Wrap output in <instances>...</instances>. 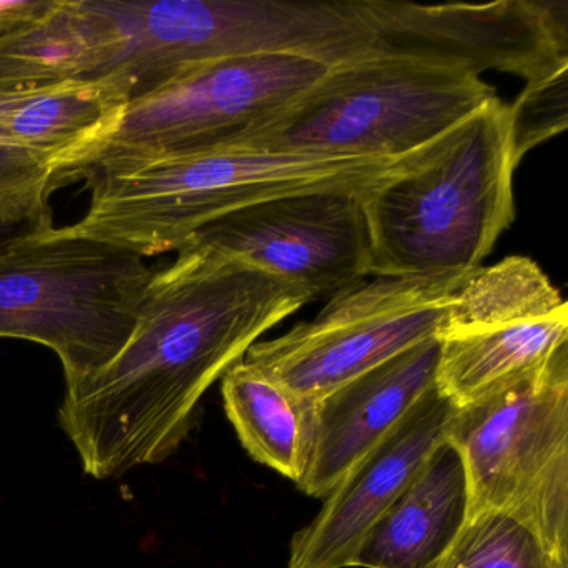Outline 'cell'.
I'll return each mask as SVG.
<instances>
[{
	"label": "cell",
	"mask_w": 568,
	"mask_h": 568,
	"mask_svg": "<svg viewBox=\"0 0 568 568\" xmlns=\"http://www.w3.org/2000/svg\"><path fill=\"white\" fill-rule=\"evenodd\" d=\"M154 274L128 248L52 227L0 255V338L51 348L75 384L124 347Z\"/></svg>",
	"instance_id": "8992f818"
},
{
	"label": "cell",
	"mask_w": 568,
	"mask_h": 568,
	"mask_svg": "<svg viewBox=\"0 0 568 568\" xmlns=\"http://www.w3.org/2000/svg\"><path fill=\"white\" fill-rule=\"evenodd\" d=\"M495 98L491 85L464 69L371 51L328 69L287 111L232 148L412 158L440 144Z\"/></svg>",
	"instance_id": "5b68a950"
},
{
	"label": "cell",
	"mask_w": 568,
	"mask_h": 568,
	"mask_svg": "<svg viewBox=\"0 0 568 568\" xmlns=\"http://www.w3.org/2000/svg\"><path fill=\"white\" fill-rule=\"evenodd\" d=\"M122 48L101 75L129 102L229 59L298 55L328 69L372 51L374 32L357 0H94Z\"/></svg>",
	"instance_id": "277c9868"
},
{
	"label": "cell",
	"mask_w": 568,
	"mask_h": 568,
	"mask_svg": "<svg viewBox=\"0 0 568 568\" xmlns=\"http://www.w3.org/2000/svg\"><path fill=\"white\" fill-rule=\"evenodd\" d=\"M447 440L467 470L468 517L508 515L568 560V347L455 408Z\"/></svg>",
	"instance_id": "52a82bcc"
},
{
	"label": "cell",
	"mask_w": 568,
	"mask_h": 568,
	"mask_svg": "<svg viewBox=\"0 0 568 568\" xmlns=\"http://www.w3.org/2000/svg\"><path fill=\"white\" fill-rule=\"evenodd\" d=\"M222 398L245 450L297 484L307 454V402L245 358L222 377Z\"/></svg>",
	"instance_id": "ac0fdd59"
},
{
	"label": "cell",
	"mask_w": 568,
	"mask_h": 568,
	"mask_svg": "<svg viewBox=\"0 0 568 568\" xmlns=\"http://www.w3.org/2000/svg\"><path fill=\"white\" fill-rule=\"evenodd\" d=\"M327 71L298 55L229 59L195 69L129 102L118 128L69 172L64 185L109 165L232 148L287 111Z\"/></svg>",
	"instance_id": "ba28073f"
},
{
	"label": "cell",
	"mask_w": 568,
	"mask_h": 568,
	"mask_svg": "<svg viewBox=\"0 0 568 568\" xmlns=\"http://www.w3.org/2000/svg\"><path fill=\"white\" fill-rule=\"evenodd\" d=\"M455 405L437 387L324 498L292 537L288 568H351L368 531L447 437Z\"/></svg>",
	"instance_id": "5bb4252c"
},
{
	"label": "cell",
	"mask_w": 568,
	"mask_h": 568,
	"mask_svg": "<svg viewBox=\"0 0 568 568\" xmlns=\"http://www.w3.org/2000/svg\"><path fill=\"white\" fill-rule=\"evenodd\" d=\"M374 31L372 51L427 59L480 78L497 71L525 82L568 64L567 0L422 6L358 0Z\"/></svg>",
	"instance_id": "7c38bea8"
},
{
	"label": "cell",
	"mask_w": 568,
	"mask_h": 568,
	"mask_svg": "<svg viewBox=\"0 0 568 568\" xmlns=\"http://www.w3.org/2000/svg\"><path fill=\"white\" fill-rule=\"evenodd\" d=\"M128 105L124 85L109 75L0 92V138L48 164L59 189Z\"/></svg>",
	"instance_id": "9a60e30c"
},
{
	"label": "cell",
	"mask_w": 568,
	"mask_h": 568,
	"mask_svg": "<svg viewBox=\"0 0 568 568\" xmlns=\"http://www.w3.org/2000/svg\"><path fill=\"white\" fill-rule=\"evenodd\" d=\"M511 154L517 165L544 142L567 131L568 64L525 82L514 104L507 105Z\"/></svg>",
	"instance_id": "ffe728a7"
},
{
	"label": "cell",
	"mask_w": 568,
	"mask_h": 568,
	"mask_svg": "<svg viewBox=\"0 0 568 568\" xmlns=\"http://www.w3.org/2000/svg\"><path fill=\"white\" fill-rule=\"evenodd\" d=\"M470 491L460 452L447 437L368 531L355 568H430L468 517Z\"/></svg>",
	"instance_id": "2e32d148"
},
{
	"label": "cell",
	"mask_w": 568,
	"mask_h": 568,
	"mask_svg": "<svg viewBox=\"0 0 568 568\" xmlns=\"http://www.w3.org/2000/svg\"><path fill=\"white\" fill-rule=\"evenodd\" d=\"M440 344L420 342L314 402L298 490L325 498L434 390Z\"/></svg>",
	"instance_id": "4fadbf2b"
},
{
	"label": "cell",
	"mask_w": 568,
	"mask_h": 568,
	"mask_svg": "<svg viewBox=\"0 0 568 568\" xmlns=\"http://www.w3.org/2000/svg\"><path fill=\"white\" fill-rule=\"evenodd\" d=\"M178 254L152 277L124 347L65 390L59 424L92 477L171 457L212 384L311 304L301 288L239 258L207 248Z\"/></svg>",
	"instance_id": "6da1fadb"
},
{
	"label": "cell",
	"mask_w": 568,
	"mask_h": 568,
	"mask_svg": "<svg viewBox=\"0 0 568 568\" xmlns=\"http://www.w3.org/2000/svg\"><path fill=\"white\" fill-rule=\"evenodd\" d=\"M507 104L495 98L430 158L364 197L371 277L470 272L515 219Z\"/></svg>",
	"instance_id": "3957f363"
},
{
	"label": "cell",
	"mask_w": 568,
	"mask_h": 568,
	"mask_svg": "<svg viewBox=\"0 0 568 568\" xmlns=\"http://www.w3.org/2000/svg\"><path fill=\"white\" fill-rule=\"evenodd\" d=\"M45 181L54 182L55 185L54 171L48 164L31 152L0 138V189Z\"/></svg>",
	"instance_id": "7402d4cb"
},
{
	"label": "cell",
	"mask_w": 568,
	"mask_h": 568,
	"mask_svg": "<svg viewBox=\"0 0 568 568\" xmlns=\"http://www.w3.org/2000/svg\"><path fill=\"white\" fill-rule=\"evenodd\" d=\"M445 141L404 159L229 148L109 165L82 175L91 205L68 227L142 258L179 252L209 222L257 202L332 189L368 194L430 158Z\"/></svg>",
	"instance_id": "7a4b0ae2"
},
{
	"label": "cell",
	"mask_w": 568,
	"mask_h": 568,
	"mask_svg": "<svg viewBox=\"0 0 568 568\" xmlns=\"http://www.w3.org/2000/svg\"><path fill=\"white\" fill-rule=\"evenodd\" d=\"M121 48L118 26L94 0H62L38 24L0 36V92L101 78Z\"/></svg>",
	"instance_id": "e0dca14e"
},
{
	"label": "cell",
	"mask_w": 568,
	"mask_h": 568,
	"mask_svg": "<svg viewBox=\"0 0 568 568\" xmlns=\"http://www.w3.org/2000/svg\"><path fill=\"white\" fill-rule=\"evenodd\" d=\"M471 272L364 278L328 298L311 321L252 345L244 358L301 400H317L435 337Z\"/></svg>",
	"instance_id": "9c48e42d"
},
{
	"label": "cell",
	"mask_w": 568,
	"mask_h": 568,
	"mask_svg": "<svg viewBox=\"0 0 568 568\" xmlns=\"http://www.w3.org/2000/svg\"><path fill=\"white\" fill-rule=\"evenodd\" d=\"M62 0H0V36L14 34L38 24L61 6Z\"/></svg>",
	"instance_id": "603a6c76"
},
{
	"label": "cell",
	"mask_w": 568,
	"mask_h": 568,
	"mask_svg": "<svg viewBox=\"0 0 568 568\" xmlns=\"http://www.w3.org/2000/svg\"><path fill=\"white\" fill-rule=\"evenodd\" d=\"M365 195L332 189L268 199L209 222L182 248L239 258L311 302L331 298L371 277Z\"/></svg>",
	"instance_id": "8fae6325"
},
{
	"label": "cell",
	"mask_w": 568,
	"mask_h": 568,
	"mask_svg": "<svg viewBox=\"0 0 568 568\" xmlns=\"http://www.w3.org/2000/svg\"><path fill=\"white\" fill-rule=\"evenodd\" d=\"M437 390L460 408L520 381L568 347V307L537 262L478 267L438 325Z\"/></svg>",
	"instance_id": "30bf717a"
},
{
	"label": "cell",
	"mask_w": 568,
	"mask_h": 568,
	"mask_svg": "<svg viewBox=\"0 0 568 568\" xmlns=\"http://www.w3.org/2000/svg\"><path fill=\"white\" fill-rule=\"evenodd\" d=\"M430 568H568L530 528L504 514L468 517Z\"/></svg>",
	"instance_id": "d6986e66"
},
{
	"label": "cell",
	"mask_w": 568,
	"mask_h": 568,
	"mask_svg": "<svg viewBox=\"0 0 568 568\" xmlns=\"http://www.w3.org/2000/svg\"><path fill=\"white\" fill-rule=\"evenodd\" d=\"M54 182L0 189V255L54 227L51 199Z\"/></svg>",
	"instance_id": "44dd1931"
}]
</instances>
